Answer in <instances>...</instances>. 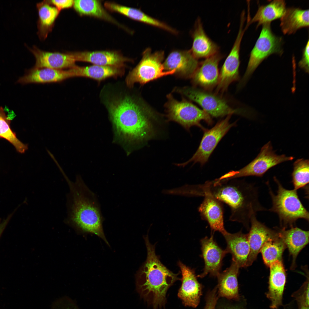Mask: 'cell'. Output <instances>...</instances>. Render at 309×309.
I'll return each mask as SVG.
<instances>
[{"mask_svg":"<svg viewBox=\"0 0 309 309\" xmlns=\"http://www.w3.org/2000/svg\"><path fill=\"white\" fill-rule=\"evenodd\" d=\"M258 189L254 183L236 179L207 181L196 185L195 191L196 197L210 195L227 205L231 210L229 220L241 223L248 230L252 217L268 210L260 201Z\"/></svg>","mask_w":309,"mask_h":309,"instance_id":"obj_1","label":"cell"},{"mask_svg":"<svg viewBox=\"0 0 309 309\" xmlns=\"http://www.w3.org/2000/svg\"><path fill=\"white\" fill-rule=\"evenodd\" d=\"M130 96L108 103L111 119L118 133L132 142L146 141L154 135L157 115L148 106Z\"/></svg>","mask_w":309,"mask_h":309,"instance_id":"obj_2","label":"cell"},{"mask_svg":"<svg viewBox=\"0 0 309 309\" xmlns=\"http://www.w3.org/2000/svg\"><path fill=\"white\" fill-rule=\"evenodd\" d=\"M63 176L69 189L66 221L83 232L97 235L110 246L104 232V218L96 195L80 176H77L74 182L66 174Z\"/></svg>","mask_w":309,"mask_h":309,"instance_id":"obj_3","label":"cell"},{"mask_svg":"<svg viewBox=\"0 0 309 309\" xmlns=\"http://www.w3.org/2000/svg\"><path fill=\"white\" fill-rule=\"evenodd\" d=\"M144 238L147 256L136 275L137 290L152 309H165L167 291L180 279L178 274L174 273L161 263L156 254L155 245L150 243L148 235Z\"/></svg>","mask_w":309,"mask_h":309,"instance_id":"obj_4","label":"cell"},{"mask_svg":"<svg viewBox=\"0 0 309 309\" xmlns=\"http://www.w3.org/2000/svg\"><path fill=\"white\" fill-rule=\"evenodd\" d=\"M274 180L277 185L276 194L273 192L269 181L266 183L272 204L268 210L277 214L282 228L293 227L299 219L308 221L309 212L300 200L297 190L285 189L275 177Z\"/></svg>","mask_w":309,"mask_h":309,"instance_id":"obj_5","label":"cell"},{"mask_svg":"<svg viewBox=\"0 0 309 309\" xmlns=\"http://www.w3.org/2000/svg\"><path fill=\"white\" fill-rule=\"evenodd\" d=\"M260 35L250 55L247 68L238 84L240 88L245 86L260 64L270 55H281L283 53V41L281 37L272 32L271 23L263 24Z\"/></svg>","mask_w":309,"mask_h":309,"instance_id":"obj_6","label":"cell"},{"mask_svg":"<svg viewBox=\"0 0 309 309\" xmlns=\"http://www.w3.org/2000/svg\"><path fill=\"white\" fill-rule=\"evenodd\" d=\"M294 159L293 157L284 154H276L271 142L269 141L262 148L256 157L247 165L238 170L231 171L217 179L223 181L247 176L262 177L272 168Z\"/></svg>","mask_w":309,"mask_h":309,"instance_id":"obj_7","label":"cell"},{"mask_svg":"<svg viewBox=\"0 0 309 309\" xmlns=\"http://www.w3.org/2000/svg\"><path fill=\"white\" fill-rule=\"evenodd\" d=\"M167 97L166 106L167 121L176 122L188 131L193 126L204 130L205 128L200 123L202 120L209 125L212 124L211 116L203 110L187 101L177 100L170 94Z\"/></svg>","mask_w":309,"mask_h":309,"instance_id":"obj_8","label":"cell"},{"mask_svg":"<svg viewBox=\"0 0 309 309\" xmlns=\"http://www.w3.org/2000/svg\"><path fill=\"white\" fill-rule=\"evenodd\" d=\"M139 63L127 76L126 83L129 87H132L134 84L139 83L143 84L161 77L175 73V70L165 71L162 63L164 53L159 51L154 53L147 48L142 54Z\"/></svg>","mask_w":309,"mask_h":309,"instance_id":"obj_9","label":"cell"},{"mask_svg":"<svg viewBox=\"0 0 309 309\" xmlns=\"http://www.w3.org/2000/svg\"><path fill=\"white\" fill-rule=\"evenodd\" d=\"M178 92L198 104L211 116L219 118L239 114L240 110L235 109L219 94L194 87H185Z\"/></svg>","mask_w":309,"mask_h":309,"instance_id":"obj_10","label":"cell"},{"mask_svg":"<svg viewBox=\"0 0 309 309\" xmlns=\"http://www.w3.org/2000/svg\"><path fill=\"white\" fill-rule=\"evenodd\" d=\"M231 116H227L210 129L205 128L203 130V135L199 147L192 157L187 161L176 165L184 167L192 162L193 165L197 163L201 166L204 165L221 139L232 127L236 125V122H229Z\"/></svg>","mask_w":309,"mask_h":309,"instance_id":"obj_11","label":"cell"},{"mask_svg":"<svg viewBox=\"0 0 309 309\" xmlns=\"http://www.w3.org/2000/svg\"><path fill=\"white\" fill-rule=\"evenodd\" d=\"M240 22L238 33L232 49L226 59L219 73L215 92L219 94L226 92L230 85L239 79V52L242 39L246 29Z\"/></svg>","mask_w":309,"mask_h":309,"instance_id":"obj_12","label":"cell"},{"mask_svg":"<svg viewBox=\"0 0 309 309\" xmlns=\"http://www.w3.org/2000/svg\"><path fill=\"white\" fill-rule=\"evenodd\" d=\"M178 265L180 269L182 284L178 296L186 306L196 307L202 294V286L197 280L194 270L179 261Z\"/></svg>","mask_w":309,"mask_h":309,"instance_id":"obj_13","label":"cell"},{"mask_svg":"<svg viewBox=\"0 0 309 309\" xmlns=\"http://www.w3.org/2000/svg\"><path fill=\"white\" fill-rule=\"evenodd\" d=\"M205 266L203 272L198 275L203 278L208 274L213 277H216L220 271L222 261L225 255L227 253L225 250L222 249L214 240L213 235L210 237H205L200 241Z\"/></svg>","mask_w":309,"mask_h":309,"instance_id":"obj_14","label":"cell"},{"mask_svg":"<svg viewBox=\"0 0 309 309\" xmlns=\"http://www.w3.org/2000/svg\"><path fill=\"white\" fill-rule=\"evenodd\" d=\"M223 58L218 52L206 58L199 65L192 77L194 83L209 91L216 87L219 76L218 65Z\"/></svg>","mask_w":309,"mask_h":309,"instance_id":"obj_15","label":"cell"},{"mask_svg":"<svg viewBox=\"0 0 309 309\" xmlns=\"http://www.w3.org/2000/svg\"><path fill=\"white\" fill-rule=\"evenodd\" d=\"M249 233L247 234L250 252L246 267L251 266L256 259L264 243L269 239L278 234L276 231L270 229L259 221L256 216L251 218Z\"/></svg>","mask_w":309,"mask_h":309,"instance_id":"obj_16","label":"cell"},{"mask_svg":"<svg viewBox=\"0 0 309 309\" xmlns=\"http://www.w3.org/2000/svg\"><path fill=\"white\" fill-rule=\"evenodd\" d=\"M270 273L268 291L266 296L270 301V308L278 309L282 305V298L286 281V274L282 260H277L269 267Z\"/></svg>","mask_w":309,"mask_h":309,"instance_id":"obj_17","label":"cell"},{"mask_svg":"<svg viewBox=\"0 0 309 309\" xmlns=\"http://www.w3.org/2000/svg\"><path fill=\"white\" fill-rule=\"evenodd\" d=\"M199 65L191 50L173 51L163 64L165 71L175 70V73L185 78L192 77Z\"/></svg>","mask_w":309,"mask_h":309,"instance_id":"obj_18","label":"cell"},{"mask_svg":"<svg viewBox=\"0 0 309 309\" xmlns=\"http://www.w3.org/2000/svg\"><path fill=\"white\" fill-rule=\"evenodd\" d=\"M203 197V200L198 208L202 219L207 222L212 231H218L224 235L228 232L224 226L222 203L210 195Z\"/></svg>","mask_w":309,"mask_h":309,"instance_id":"obj_19","label":"cell"},{"mask_svg":"<svg viewBox=\"0 0 309 309\" xmlns=\"http://www.w3.org/2000/svg\"><path fill=\"white\" fill-rule=\"evenodd\" d=\"M239 268L235 262L232 260L230 267L217 275L218 297L234 301L240 299L237 279Z\"/></svg>","mask_w":309,"mask_h":309,"instance_id":"obj_20","label":"cell"},{"mask_svg":"<svg viewBox=\"0 0 309 309\" xmlns=\"http://www.w3.org/2000/svg\"><path fill=\"white\" fill-rule=\"evenodd\" d=\"M34 56L36 62L33 68H49L62 70L73 67L76 65L73 56L70 53L49 52L37 48L31 50Z\"/></svg>","mask_w":309,"mask_h":309,"instance_id":"obj_21","label":"cell"},{"mask_svg":"<svg viewBox=\"0 0 309 309\" xmlns=\"http://www.w3.org/2000/svg\"><path fill=\"white\" fill-rule=\"evenodd\" d=\"M75 61L88 62L95 65L123 68L130 59L116 52L109 51L83 52L70 53Z\"/></svg>","mask_w":309,"mask_h":309,"instance_id":"obj_22","label":"cell"},{"mask_svg":"<svg viewBox=\"0 0 309 309\" xmlns=\"http://www.w3.org/2000/svg\"><path fill=\"white\" fill-rule=\"evenodd\" d=\"M192 37L193 43L191 51L197 59L206 58L219 52V47L207 35L199 18L195 23Z\"/></svg>","mask_w":309,"mask_h":309,"instance_id":"obj_23","label":"cell"},{"mask_svg":"<svg viewBox=\"0 0 309 309\" xmlns=\"http://www.w3.org/2000/svg\"><path fill=\"white\" fill-rule=\"evenodd\" d=\"M227 243L225 250L231 253L232 260L240 268L246 267L250 252L247 234L241 231L234 233L227 232L223 235Z\"/></svg>","mask_w":309,"mask_h":309,"instance_id":"obj_24","label":"cell"},{"mask_svg":"<svg viewBox=\"0 0 309 309\" xmlns=\"http://www.w3.org/2000/svg\"><path fill=\"white\" fill-rule=\"evenodd\" d=\"M279 235L288 248L292 258L291 269L296 266V258L301 250L309 242V233L297 227H292L288 229H278Z\"/></svg>","mask_w":309,"mask_h":309,"instance_id":"obj_25","label":"cell"},{"mask_svg":"<svg viewBox=\"0 0 309 309\" xmlns=\"http://www.w3.org/2000/svg\"><path fill=\"white\" fill-rule=\"evenodd\" d=\"M72 77L73 76L68 70L33 68L19 79V82L25 84L59 82Z\"/></svg>","mask_w":309,"mask_h":309,"instance_id":"obj_26","label":"cell"},{"mask_svg":"<svg viewBox=\"0 0 309 309\" xmlns=\"http://www.w3.org/2000/svg\"><path fill=\"white\" fill-rule=\"evenodd\" d=\"M309 9L291 7L287 8L280 19V26L284 34L295 33L299 29L309 27Z\"/></svg>","mask_w":309,"mask_h":309,"instance_id":"obj_27","label":"cell"},{"mask_svg":"<svg viewBox=\"0 0 309 309\" xmlns=\"http://www.w3.org/2000/svg\"><path fill=\"white\" fill-rule=\"evenodd\" d=\"M73 77L82 76L101 80L111 77L122 75L124 73L123 68L111 66L93 65L86 67L76 65L68 69Z\"/></svg>","mask_w":309,"mask_h":309,"instance_id":"obj_28","label":"cell"},{"mask_svg":"<svg viewBox=\"0 0 309 309\" xmlns=\"http://www.w3.org/2000/svg\"><path fill=\"white\" fill-rule=\"evenodd\" d=\"M286 4L283 0H274L266 5L260 6L256 13L251 19L247 21L249 26L253 22H257L256 27L261 25L280 18L286 10Z\"/></svg>","mask_w":309,"mask_h":309,"instance_id":"obj_29","label":"cell"},{"mask_svg":"<svg viewBox=\"0 0 309 309\" xmlns=\"http://www.w3.org/2000/svg\"><path fill=\"white\" fill-rule=\"evenodd\" d=\"M104 5L110 10L118 12L131 18L161 28L174 33H177L175 29L165 23L150 17L139 9L110 2H105Z\"/></svg>","mask_w":309,"mask_h":309,"instance_id":"obj_30","label":"cell"},{"mask_svg":"<svg viewBox=\"0 0 309 309\" xmlns=\"http://www.w3.org/2000/svg\"><path fill=\"white\" fill-rule=\"evenodd\" d=\"M73 5L76 10L80 14L95 17L119 25L104 8L100 1L74 0Z\"/></svg>","mask_w":309,"mask_h":309,"instance_id":"obj_31","label":"cell"},{"mask_svg":"<svg viewBox=\"0 0 309 309\" xmlns=\"http://www.w3.org/2000/svg\"><path fill=\"white\" fill-rule=\"evenodd\" d=\"M286 248L279 232L277 235L267 241L260 251L266 266L269 267L274 262L282 260V255Z\"/></svg>","mask_w":309,"mask_h":309,"instance_id":"obj_32","label":"cell"},{"mask_svg":"<svg viewBox=\"0 0 309 309\" xmlns=\"http://www.w3.org/2000/svg\"><path fill=\"white\" fill-rule=\"evenodd\" d=\"M309 165L308 160L303 158L294 162L292 176L294 189L303 188L308 191Z\"/></svg>","mask_w":309,"mask_h":309,"instance_id":"obj_33","label":"cell"},{"mask_svg":"<svg viewBox=\"0 0 309 309\" xmlns=\"http://www.w3.org/2000/svg\"><path fill=\"white\" fill-rule=\"evenodd\" d=\"M10 121L2 110L0 109V137L6 139L11 143L19 152L23 153L28 149V146L19 140L11 129Z\"/></svg>","mask_w":309,"mask_h":309,"instance_id":"obj_34","label":"cell"},{"mask_svg":"<svg viewBox=\"0 0 309 309\" xmlns=\"http://www.w3.org/2000/svg\"><path fill=\"white\" fill-rule=\"evenodd\" d=\"M38 12L41 25L43 27H47L53 23L59 11L57 8L45 4L39 7Z\"/></svg>","mask_w":309,"mask_h":309,"instance_id":"obj_35","label":"cell"},{"mask_svg":"<svg viewBox=\"0 0 309 309\" xmlns=\"http://www.w3.org/2000/svg\"><path fill=\"white\" fill-rule=\"evenodd\" d=\"M217 286L207 293L205 298V304L204 309H215L218 300Z\"/></svg>","mask_w":309,"mask_h":309,"instance_id":"obj_36","label":"cell"},{"mask_svg":"<svg viewBox=\"0 0 309 309\" xmlns=\"http://www.w3.org/2000/svg\"><path fill=\"white\" fill-rule=\"evenodd\" d=\"M292 296L297 302L298 309H309V295L300 292L294 293Z\"/></svg>","mask_w":309,"mask_h":309,"instance_id":"obj_37","label":"cell"},{"mask_svg":"<svg viewBox=\"0 0 309 309\" xmlns=\"http://www.w3.org/2000/svg\"><path fill=\"white\" fill-rule=\"evenodd\" d=\"M309 40L302 52V59L298 63L299 67L306 73L309 72Z\"/></svg>","mask_w":309,"mask_h":309,"instance_id":"obj_38","label":"cell"},{"mask_svg":"<svg viewBox=\"0 0 309 309\" xmlns=\"http://www.w3.org/2000/svg\"><path fill=\"white\" fill-rule=\"evenodd\" d=\"M240 300L238 303H236L229 301L220 303L217 302L218 305L217 304L215 309H245L243 304L240 303Z\"/></svg>","mask_w":309,"mask_h":309,"instance_id":"obj_39","label":"cell"},{"mask_svg":"<svg viewBox=\"0 0 309 309\" xmlns=\"http://www.w3.org/2000/svg\"><path fill=\"white\" fill-rule=\"evenodd\" d=\"M51 2L55 5L58 10L71 7L73 4L72 0H52Z\"/></svg>","mask_w":309,"mask_h":309,"instance_id":"obj_40","label":"cell"},{"mask_svg":"<svg viewBox=\"0 0 309 309\" xmlns=\"http://www.w3.org/2000/svg\"><path fill=\"white\" fill-rule=\"evenodd\" d=\"M62 309H79V308L77 305L72 304L66 306Z\"/></svg>","mask_w":309,"mask_h":309,"instance_id":"obj_41","label":"cell"},{"mask_svg":"<svg viewBox=\"0 0 309 309\" xmlns=\"http://www.w3.org/2000/svg\"><path fill=\"white\" fill-rule=\"evenodd\" d=\"M4 229V227L3 226H0V237Z\"/></svg>","mask_w":309,"mask_h":309,"instance_id":"obj_42","label":"cell"},{"mask_svg":"<svg viewBox=\"0 0 309 309\" xmlns=\"http://www.w3.org/2000/svg\"></svg>","mask_w":309,"mask_h":309,"instance_id":"obj_43","label":"cell"}]
</instances>
